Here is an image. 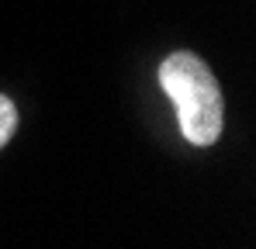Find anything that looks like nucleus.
Wrapping results in <instances>:
<instances>
[{"label":"nucleus","instance_id":"nucleus-1","mask_svg":"<svg viewBox=\"0 0 256 249\" xmlns=\"http://www.w3.org/2000/svg\"><path fill=\"white\" fill-rule=\"evenodd\" d=\"M160 86L173 100L180 132L190 146L208 149L222 138L225 100H222V86H218L204 59H198L194 52L166 56L163 66H160Z\"/></svg>","mask_w":256,"mask_h":249},{"label":"nucleus","instance_id":"nucleus-2","mask_svg":"<svg viewBox=\"0 0 256 249\" xmlns=\"http://www.w3.org/2000/svg\"><path fill=\"white\" fill-rule=\"evenodd\" d=\"M14 128H18V108H14V100H10V97H4V94H0V149L10 142Z\"/></svg>","mask_w":256,"mask_h":249}]
</instances>
